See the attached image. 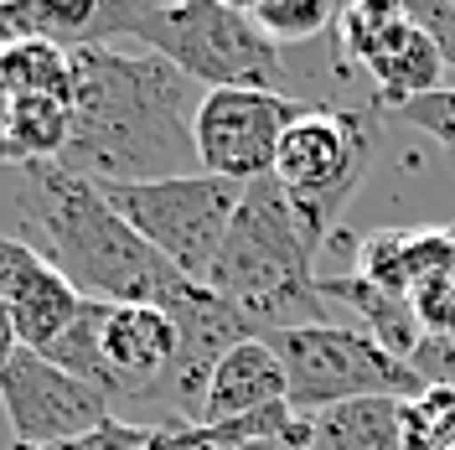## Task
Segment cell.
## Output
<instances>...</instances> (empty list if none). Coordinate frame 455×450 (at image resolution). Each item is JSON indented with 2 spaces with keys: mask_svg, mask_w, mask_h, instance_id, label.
<instances>
[{
  "mask_svg": "<svg viewBox=\"0 0 455 450\" xmlns=\"http://www.w3.org/2000/svg\"><path fill=\"white\" fill-rule=\"evenodd\" d=\"M321 295H326V306H331V301L352 306L357 321H363V332H368L383 352L403 358L409 367H414V358L425 352L429 332H425V321H419V310H414L409 295L378 290V285L363 280V275H326V280H321Z\"/></svg>",
  "mask_w": 455,
  "mask_h": 450,
  "instance_id": "obj_15",
  "label": "cell"
},
{
  "mask_svg": "<svg viewBox=\"0 0 455 450\" xmlns=\"http://www.w3.org/2000/svg\"><path fill=\"white\" fill-rule=\"evenodd\" d=\"M57 367H68L73 378L93 383L99 394L119 404H140V409H161L176 358H181V332L161 306H104V301H84L78 321L42 352Z\"/></svg>",
  "mask_w": 455,
  "mask_h": 450,
  "instance_id": "obj_6",
  "label": "cell"
},
{
  "mask_svg": "<svg viewBox=\"0 0 455 450\" xmlns=\"http://www.w3.org/2000/svg\"><path fill=\"white\" fill-rule=\"evenodd\" d=\"M202 93L197 84L156 52H124L114 42L73 52V135L62 150V166L88 181H166L192 176Z\"/></svg>",
  "mask_w": 455,
  "mask_h": 450,
  "instance_id": "obj_1",
  "label": "cell"
},
{
  "mask_svg": "<svg viewBox=\"0 0 455 450\" xmlns=\"http://www.w3.org/2000/svg\"><path fill=\"white\" fill-rule=\"evenodd\" d=\"M383 119L419 130V135L440 141V145H445V150L455 156V88H435V93H425V99H409V104L388 109Z\"/></svg>",
  "mask_w": 455,
  "mask_h": 450,
  "instance_id": "obj_21",
  "label": "cell"
},
{
  "mask_svg": "<svg viewBox=\"0 0 455 450\" xmlns=\"http://www.w3.org/2000/svg\"><path fill=\"white\" fill-rule=\"evenodd\" d=\"M409 11H414V21L435 36L445 68H455V0H414Z\"/></svg>",
  "mask_w": 455,
  "mask_h": 450,
  "instance_id": "obj_22",
  "label": "cell"
},
{
  "mask_svg": "<svg viewBox=\"0 0 455 450\" xmlns=\"http://www.w3.org/2000/svg\"><path fill=\"white\" fill-rule=\"evenodd\" d=\"M403 404L409 398H352L306 414V450H409Z\"/></svg>",
  "mask_w": 455,
  "mask_h": 450,
  "instance_id": "obj_16",
  "label": "cell"
},
{
  "mask_svg": "<svg viewBox=\"0 0 455 450\" xmlns=\"http://www.w3.org/2000/svg\"><path fill=\"white\" fill-rule=\"evenodd\" d=\"M73 114L62 99H16L0 109V166H52L68 150Z\"/></svg>",
  "mask_w": 455,
  "mask_h": 450,
  "instance_id": "obj_17",
  "label": "cell"
},
{
  "mask_svg": "<svg viewBox=\"0 0 455 450\" xmlns=\"http://www.w3.org/2000/svg\"><path fill=\"white\" fill-rule=\"evenodd\" d=\"M0 301L16 321L21 347L31 352H47L84 310V295L68 285L52 259H42L27 238H5V233H0Z\"/></svg>",
  "mask_w": 455,
  "mask_h": 450,
  "instance_id": "obj_12",
  "label": "cell"
},
{
  "mask_svg": "<svg viewBox=\"0 0 455 450\" xmlns=\"http://www.w3.org/2000/svg\"><path fill=\"white\" fill-rule=\"evenodd\" d=\"M16 213L31 233V249L52 259L84 301L166 310L192 285L114 213L88 176H73L62 161L16 176Z\"/></svg>",
  "mask_w": 455,
  "mask_h": 450,
  "instance_id": "obj_2",
  "label": "cell"
},
{
  "mask_svg": "<svg viewBox=\"0 0 455 450\" xmlns=\"http://www.w3.org/2000/svg\"><path fill=\"white\" fill-rule=\"evenodd\" d=\"M337 42H341V52L372 78V109L378 114L445 88L440 84L445 57L435 47V36L414 21L409 5H388V0L341 5Z\"/></svg>",
  "mask_w": 455,
  "mask_h": 450,
  "instance_id": "obj_10",
  "label": "cell"
},
{
  "mask_svg": "<svg viewBox=\"0 0 455 450\" xmlns=\"http://www.w3.org/2000/svg\"><path fill=\"white\" fill-rule=\"evenodd\" d=\"M378 145H383V114L378 109L311 104L284 130L280 156H275V181L284 187V197L295 207V223L315 253L326 249L347 202L368 181Z\"/></svg>",
  "mask_w": 455,
  "mask_h": 450,
  "instance_id": "obj_5",
  "label": "cell"
},
{
  "mask_svg": "<svg viewBox=\"0 0 455 450\" xmlns=\"http://www.w3.org/2000/svg\"><path fill=\"white\" fill-rule=\"evenodd\" d=\"M315 99L300 93H269V88H207L192 119L197 166L223 176L233 187H254L275 176L284 130L311 109Z\"/></svg>",
  "mask_w": 455,
  "mask_h": 450,
  "instance_id": "obj_9",
  "label": "cell"
},
{
  "mask_svg": "<svg viewBox=\"0 0 455 450\" xmlns=\"http://www.w3.org/2000/svg\"><path fill=\"white\" fill-rule=\"evenodd\" d=\"M99 192L166 264H176L197 285H207L212 264H218V249H223L228 228H233V213L243 202V187H233L223 176H207V171L166 176V181H135V187L104 181Z\"/></svg>",
  "mask_w": 455,
  "mask_h": 450,
  "instance_id": "obj_8",
  "label": "cell"
},
{
  "mask_svg": "<svg viewBox=\"0 0 455 450\" xmlns=\"http://www.w3.org/2000/svg\"><path fill=\"white\" fill-rule=\"evenodd\" d=\"M207 290L249 321L254 337L326 326V295L315 275V249L295 223V207L275 176L243 187Z\"/></svg>",
  "mask_w": 455,
  "mask_h": 450,
  "instance_id": "obj_3",
  "label": "cell"
},
{
  "mask_svg": "<svg viewBox=\"0 0 455 450\" xmlns=\"http://www.w3.org/2000/svg\"><path fill=\"white\" fill-rule=\"evenodd\" d=\"M73 93V52L57 42H5L0 47V99H62Z\"/></svg>",
  "mask_w": 455,
  "mask_h": 450,
  "instance_id": "obj_18",
  "label": "cell"
},
{
  "mask_svg": "<svg viewBox=\"0 0 455 450\" xmlns=\"http://www.w3.org/2000/svg\"><path fill=\"white\" fill-rule=\"evenodd\" d=\"M0 409L11 420V446H62L114 420V404L93 383L73 378L31 347L0 367Z\"/></svg>",
  "mask_w": 455,
  "mask_h": 450,
  "instance_id": "obj_11",
  "label": "cell"
},
{
  "mask_svg": "<svg viewBox=\"0 0 455 450\" xmlns=\"http://www.w3.org/2000/svg\"><path fill=\"white\" fill-rule=\"evenodd\" d=\"M249 16L275 47H290V42H315L326 27H337L341 11L326 0H254Z\"/></svg>",
  "mask_w": 455,
  "mask_h": 450,
  "instance_id": "obj_19",
  "label": "cell"
},
{
  "mask_svg": "<svg viewBox=\"0 0 455 450\" xmlns=\"http://www.w3.org/2000/svg\"><path fill=\"white\" fill-rule=\"evenodd\" d=\"M181 424H150V420H104L93 435L62 440V446H11V450H176Z\"/></svg>",
  "mask_w": 455,
  "mask_h": 450,
  "instance_id": "obj_20",
  "label": "cell"
},
{
  "mask_svg": "<svg viewBox=\"0 0 455 450\" xmlns=\"http://www.w3.org/2000/svg\"><path fill=\"white\" fill-rule=\"evenodd\" d=\"M275 347L290 383V409L295 414H321L352 398H419L429 389L414 367L383 352L363 326H300V332H275L264 337Z\"/></svg>",
  "mask_w": 455,
  "mask_h": 450,
  "instance_id": "obj_7",
  "label": "cell"
},
{
  "mask_svg": "<svg viewBox=\"0 0 455 450\" xmlns=\"http://www.w3.org/2000/svg\"><path fill=\"white\" fill-rule=\"evenodd\" d=\"M130 36L145 52L166 57L192 84L207 88H269L290 93V68L280 47L254 27L249 5L228 0H140Z\"/></svg>",
  "mask_w": 455,
  "mask_h": 450,
  "instance_id": "obj_4",
  "label": "cell"
},
{
  "mask_svg": "<svg viewBox=\"0 0 455 450\" xmlns=\"http://www.w3.org/2000/svg\"><path fill=\"white\" fill-rule=\"evenodd\" d=\"M275 404H290L284 367H280V358H275L269 342L249 337V342H238L233 352H223V363L212 367V383H207L197 424L249 420V414H264V409H275Z\"/></svg>",
  "mask_w": 455,
  "mask_h": 450,
  "instance_id": "obj_14",
  "label": "cell"
},
{
  "mask_svg": "<svg viewBox=\"0 0 455 450\" xmlns=\"http://www.w3.org/2000/svg\"><path fill=\"white\" fill-rule=\"evenodd\" d=\"M455 264V228H378L357 244V275L378 290L409 295Z\"/></svg>",
  "mask_w": 455,
  "mask_h": 450,
  "instance_id": "obj_13",
  "label": "cell"
},
{
  "mask_svg": "<svg viewBox=\"0 0 455 450\" xmlns=\"http://www.w3.org/2000/svg\"><path fill=\"white\" fill-rule=\"evenodd\" d=\"M21 352V337H16V321H11V310H5V301H0V367L11 363Z\"/></svg>",
  "mask_w": 455,
  "mask_h": 450,
  "instance_id": "obj_23",
  "label": "cell"
}]
</instances>
